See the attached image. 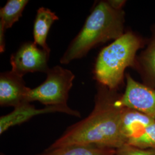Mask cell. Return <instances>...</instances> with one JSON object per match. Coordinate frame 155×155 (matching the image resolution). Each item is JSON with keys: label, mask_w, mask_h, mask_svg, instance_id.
Here are the masks:
<instances>
[{"label": "cell", "mask_w": 155, "mask_h": 155, "mask_svg": "<svg viewBox=\"0 0 155 155\" xmlns=\"http://www.w3.org/2000/svg\"><path fill=\"white\" fill-rule=\"evenodd\" d=\"M116 155H117V153H116Z\"/></svg>", "instance_id": "e0dca14e"}, {"label": "cell", "mask_w": 155, "mask_h": 155, "mask_svg": "<svg viewBox=\"0 0 155 155\" xmlns=\"http://www.w3.org/2000/svg\"><path fill=\"white\" fill-rule=\"evenodd\" d=\"M127 144L140 148L155 149V120L150 122L139 136Z\"/></svg>", "instance_id": "5bb4252c"}, {"label": "cell", "mask_w": 155, "mask_h": 155, "mask_svg": "<svg viewBox=\"0 0 155 155\" xmlns=\"http://www.w3.org/2000/svg\"><path fill=\"white\" fill-rule=\"evenodd\" d=\"M125 16L124 9L114 6L110 0L97 2L62 56L61 63L67 64L81 59L94 47L121 37L125 32Z\"/></svg>", "instance_id": "7a4b0ae2"}, {"label": "cell", "mask_w": 155, "mask_h": 155, "mask_svg": "<svg viewBox=\"0 0 155 155\" xmlns=\"http://www.w3.org/2000/svg\"><path fill=\"white\" fill-rule=\"evenodd\" d=\"M52 113H61L78 118L81 117L79 111L72 109L68 105L50 106L37 109L30 103L25 102L14 108L10 113L0 117V134L5 133L11 127L28 121L33 117Z\"/></svg>", "instance_id": "52a82bcc"}, {"label": "cell", "mask_w": 155, "mask_h": 155, "mask_svg": "<svg viewBox=\"0 0 155 155\" xmlns=\"http://www.w3.org/2000/svg\"><path fill=\"white\" fill-rule=\"evenodd\" d=\"M50 53L39 47L34 41L23 43L11 57L12 70L20 77L29 72L47 73Z\"/></svg>", "instance_id": "5b68a950"}, {"label": "cell", "mask_w": 155, "mask_h": 155, "mask_svg": "<svg viewBox=\"0 0 155 155\" xmlns=\"http://www.w3.org/2000/svg\"><path fill=\"white\" fill-rule=\"evenodd\" d=\"M45 82L34 89H30L26 102L38 101L45 106H66L69 92L75 78L74 73L59 66H56L46 73Z\"/></svg>", "instance_id": "277c9868"}, {"label": "cell", "mask_w": 155, "mask_h": 155, "mask_svg": "<svg viewBox=\"0 0 155 155\" xmlns=\"http://www.w3.org/2000/svg\"><path fill=\"white\" fill-rule=\"evenodd\" d=\"M154 120L139 111L124 107L122 114V132L126 144L137 137Z\"/></svg>", "instance_id": "30bf717a"}, {"label": "cell", "mask_w": 155, "mask_h": 155, "mask_svg": "<svg viewBox=\"0 0 155 155\" xmlns=\"http://www.w3.org/2000/svg\"><path fill=\"white\" fill-rule=\"evenodd\" d=\"M94 106L88 116L68 127L51 144L54 148L72 144H92L117 150L126 144L122 132L121 94L97 84Z\"/></svg>", "instance_id": "6da1fadb"}, {"label": "cell", "mask_w": 155, "mask_h": 155, "mask_svg": "<svg viewBox=\"0 0 155 155\" xmlns=\"http://www.w3.org/2000/svg\"><path fill=\"white\" fill-rule=\"evenodd\" d=\"M59 18L55 13L48 8L41 7L38 9L33 25L34 42L40 48L50 53L51 50L47 44L50 28Z\"/></svg>", "instance_id": "7c38bea8"}, {"label": "cell", "mask_w": 155, "mask_h": 155, "mask_svg": "<svg viewBox=\"0 0 155 155\" xmlns=\"http://www.w3.org/2000/svg\"><path fill=\"white\" fill-rule=\"evenodd\" d=\"M125 78L126 87L120 99L121 106L139 111L155 120V87L139 82L129 74Z\"/></svg>", "instance_id": "8992f818"}, {"label": "cell", "mask_w": 155, "mask_h": 155, "mask_svg": "<svg viewBox=\"0 0 155 155\" xmlns=\"http://www.w3.org/2000/svg\"><path fill=\"white\" fill-rule=\"evenodd\" d=\"M30 88L27 87L22 77L11 71L0 75V105L14 108L27 102L26 98Z\"/></svg>", "instance_id": "ba28073f"}, {"label": "cell", "mask_w": 155, "mask_h": 155, "mask_svg": "<svg viewBox=\"0 0 155 155\" xmlns=\"http://www.w3.org/2000/svg\"><path fill=\"white\" fill-rule=\"evenodd\" d=\"M146 41L140 35L127 31L101 51L94 65V78L97 83L117 90L124 83L127 67L133 68L140 50Z\"/></svg>", "instance_id": "3957f363"}, {"label": "cell", "mask_w": 155, "mask_h": 155, "mask_svg": "<svg viewBox=\"0 0 155 155\" xmlns=\"http://www.w3.org/2000/svg\"><path fill=\"white\" fill-rule=\"evenodd\" d=\"M118 155H155L154 148H140L125 144L117 150Z\"/></svg>", "instance_id": "9a60e30c"}, {"label": "cell", "mask_w": 155, "mask_h": 155, "mask_svg": "<svg viewBox=\"0 0 155 155\" xmlns=\"http://www.w3.org/2000/svg\"><path fill=\"white\" fill-rule=\"evenodd\" d=\"M117 150L92 144H72L51 148L34 155H116Z\"/></svg>", "instance_id": "4fadbf2b"}, {"label": "cell", "mask_w": 155, "mask_h": 155, "mask_svg": "<svg viewBox=\"0 0 155 155\" xmlns=\"http://www.w3.org/2000/svg\"><path fill=\"white\" fill-rule=\"evenodd\" d=\"M133 69L139 74L142 83L155 87V25L151 29L150 39L137 55Z\"/></svg>", "instance_id": "9c48e42d"}, {"label": "cell", "mask_w": 155, "mask_h": 155, "mask_svg": "<svg viewBox=\"0 0 155 155\" xmlns=\"http://www.w3.org/2000/svg\"><path fill=\"white\" fill-rule=\"evenodd\" d=\"M0 155H6V154H5L4 153H2V152H1V154H0Z\"/></svg>", "instance_id": "2e32d148"}, {"label": "cell", "mask_w": 155, "mask_h": 155, "mask_svg": "<svg viewBox=\"0 0 155 155\" xmlns=\"http://www.w3.org/2000/svg\"><path fill=\"white\" fill-rule=\"evenodd\" d=\"M27 0H9L0 10V52L5 50V32L18 21L28 3Z\"/></svg>", "instance_id": "8fae6325"}]
</instances>
